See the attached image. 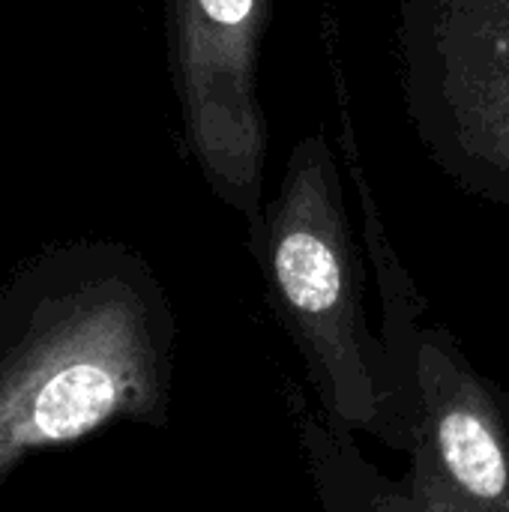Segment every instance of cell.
Here are the masks:
<instances>
[{"label": "cell", "instance_id": "cell-1", "mask_svg": "<svg viewBox=\"0 0 509 512\" xmlns=\"http://www.w3.org/2000/svg\"><path fill=\"white\" fill-rule=\"evenodd\" d=\"M252 255L267 300L306 363L318 411L351 435L411 453L417 396L384 336L369 327L342 174L324 129L291 150Z\"/></svg>", "mask_w": 509, "mask_h": 512}, {"label": "cell", "instance_id": "cell-2", "mask_svg": "<svg viewBox=\"0 0 509 512\" xmlns=\"http://www.w3.org/2000/svg\"><path fill=\"white\" fill-rule=\"evenodd\" d=\"M396 57L420 147L509 213V0H396Z\"/></svg>", "mask_w": 509, "mask_h": 512}, {"label": "cell", "instance_id": "cell-3", "mask_svg": "<svg viewBox=\"0 0 509 512\" xmlns=\"http://www.w3.org/2000/svg\"><path fill=\"white\" fill-rule=\"evenodd\" d=\"M273 0H168L171 72L183 132L213 195L264 240L267 120L258 102V51Z\"/></svg>", "mask_w": 509, "mask_h": 512}, {"label": "cell", "instance_id": "cell-4", "mask_svg": "<svg viewBox=\"0 0 509 512\" xmlns=\"http://www.w3.org/2000/svg\"><path fill=\"white\" fill-rule=\"evenodd\" d=\"M414 390V450L477 510L509 512L507 393L471 366L441 324L414 333Z\"/></svg>", "mask_w": 509, "mask_h": 512}, {"label": "cell", "instance_id": "cell-5", "mask_svg": "<svg viewBox=\"0 0 509 512\" xmlns=\"http://www.w3.org/2000/svg\"><path fill=\"white\" fill-rule=\"evenodd\" d=\"M288 405L324 512H483L465 501L423 453H408L411 471L405 480H387L360 453L357 435L333 426L321 411L312 414L297 387L288 390Z\"/></svg>", "mask_w": 509, "mask_h": 512}]
</instances>
